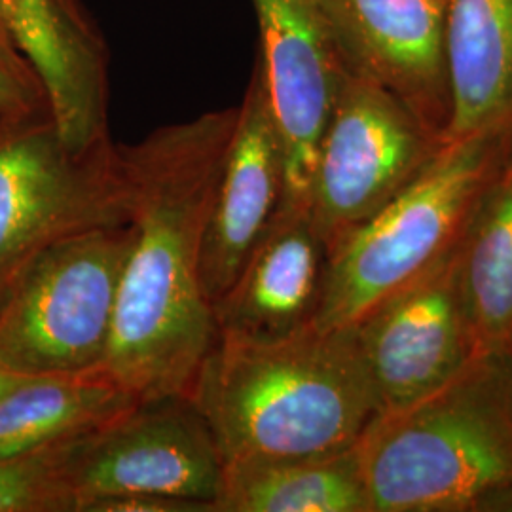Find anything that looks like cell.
Returning <instances> with one entry per match:
<instances>
[{"instance_id":"6da1fadb","label":"cell","mask_w":512,"mask_h":512,"mask_svg":"<svg viewBox=\"0 0 512 512\" xmlns=\"http://www.w3.org/2000/svg\"><path fill=\"white\" fill-rule=\"evenodd\" d=\"M238 107L120 145L133 243L101 372L141 403L186 397L217 340L203 293V236Z\"/></svg>"},{"instance_id":"7a4b0ae2","label":"cell","mask_w":512,"mask_h":512,"mask_svg":"<svg viewBox=\"0 0 512 512\" xmlns=\"http://www.w3.org/2000/svg\"><path fill=\"white\" fill-rule=\"evenodd\" d=\"M186 399L224 463L340 454L382 412L353 327L310 325L277 340L217 334Z\"/></svg>"},{"instance_id":"3957f363","label":"cell","mask_w":512,"mask_h":512,"mask_svg":"<svg viewBox=\"0 0 512 512\" xmlns=\"http://www.w3.org/2000/svg\"><path fill=\"white\" fill-rule=\"evenodd\" d=\"M370 512L512 509V353L482 351L353 446Z\"/></svg>"},{"instance_id":"277c9868","label":"cell","mask_w":512,"mask_h":512,"mask_svg":"<svg viewBox=\"0 0 512 512\" xmlns=\"http://www.w3.org/2000/svg\"><path fill=\"white\" fill-rule=\"evenodd\" d=\"M511 131L444 141L420 173L329 253L315 325L355 327L452 255L511 143Z\"/></svg>"},{"instance_id":"5b68a950","label":"cell","mask_w":512,"mask_h":512,"mask_svg":"<svg viewBox=\"0 0 512 512\" xmlns=\"http://www.w3.org/2000/svg\"><path fill=\"white\" fill-rule=\"evenodd\" d=\"M133 224L93 226L46 247L0 302V365L25 376L103 368Z\"/></svg>"},{"instance_id":"8992f818","label":"cell","mask_w":512,"mask_h":512,"mask_svg":"<svg viewBox=\"0 0 512 512\" xmlns=\"http://www.w3.org/2000/svg\"><path fill=\"white\" fill-rule=\"evenodd\" d=\"M131 222V196L110 139L73 150L50 112L0 118V302L57 239Z\"/></svg>"},{"instance_id":"52a82bcc","label":"cell","mask_w":512,"mask_h":512,"mask_svg":"<svg viewBox=\"0 0 512 512\" xmlns=\"http://www.w3.org/2000/svg\"><path fill=\"white\" fill-rule=\"evenodd\" d=\"M440 145L439 133L397 95L349 71L321 139L308 205L327 251L395 198Z\"/></svg>"},{"instance_id":"ba28073f","label":"cell","mask_w":512,"mask_h":512,"mask_svg":"<svg viewBox=\"0 0 512 512\" xmlns=\"http://www.w3.org/2000/svg\"><path fill=\"white\" fill-rule=\"evenodd\" d=\"M222 467L217 442L186 397L137 404L61 448L76 512L90 499L116 494L198 499L215 512Z\"/></svg>"},{"instance_id":"9c48e42d","label":"cell","mask_w":512,"mask_h":512,"mask_svg":"<svg viewBox=\"0 0 512 512\" xmlns=\"http://www.w3.org/2000/svg\"><path fill=\"white\" fill-rule=\"evenodd\" d=\"M264 80L283 156V205L308 209L321 139L348 76L317 0H253Z\"/></svg>"},{"instance_id":"30bf717a","label":"cell","mask_w":512,"mask_h":512,"mask_svg":"<svg viewBox=\"0 0 512 512\" xmlns=\"http://www.w3.org/2000/svg\"><path fill=\"white\" fill-rule=\"evenodd\" d=\"M353 329L382 410L414 403L446 384L478 353L461 281V245Z\"/></svg>"},{"instance_id":"8fae6325","label":"cell","mask_w":512,"mask_h":512,"mask_svg":"<svg viewBox=\"0 0 512 512\" xmlns=\"http://www.w3.org/2000/svg\"><path fill=\"white\" fill-rule=\"evenodd\" d=\"M351 73L397 95L440 139L450 118V0H317Z\"/></svg>"},{"instance_id":"7c38bea8","label":"cell","mask_w":512,"mask_h":512,"mask_svg":"<svg viewBox=\"0 0 512 512\" xmlns=\"http://www.w3.org/2000/svg\"><path fill=\"white\" fill-rule=\"evenodd\" d=\"M283 156L258 63L213 192L203 236V293L213 306L283 202Z\"/></svg>"},{"instance_id":"4fadbf2b","label":"cell","mask_w":512,"mask_h":512,"mask_svg":"<svg viewBox=\"0 0 512 512\" xmlns=\"http://www.w3.org/2000/svg\"><path fill=\"white\" fill-rule=\"evenodd\" d=\"M19 54L38 74L55 128L73 150L110 139L107 52L80 0H0Z\"/></svg>"},{"instance_id":"5bb4252c","label":"cell","mask_w":512,"mask_h":512,"mask_svg":"<svg viewBox=\"0 0 512 512\" xmlns=\"http://www.w3.org/2000/svg\"><path fill=\"white\" fill-rule=\"evenodd\" d=\"M327 262L310 211L281 203L232 287L213 304L217 334L277 340L315 325Z\"/></svg>"},{"instance_id":"9a60e30c","label":"cell","mask_w":512,"mask_h":512,"mask_svg":"<svg viewBox=\"0 0 512 512\" xmlns=\"http://www.w3.org/2000/svg\"><path fill=\"white\" fill-rule=\"evenodd\" d=\"M444 141L512 129V0H450Z\"/></svg>"},{"instance_id":"2e32d148","label":"cell","mask_w":512,"mask_h":512,"mask_svg":"<svg viewBox=\"0 0 512 512\" xmlns=\"http://www.w3.org/2000/svg\"><path fill=\"white\" fill-rule=\"evenodd\" d=\"M141 401L105 372L29 376L0 403V458L80 437Z\"/></svg>"},{"instance_id":"e0dca14e","label":"cell","mask_w":512,"mask_h":512,"mask_svg":"<svg viewBox=\"0 0 512 512\" xmlns=\"http://www.w3.org/2000/svg\"><path fill=\"white\" fill-rule=\"evenodd\" d=\"M215 512H370L355 450L222 467Z\"/></svg>"},{"instance_id":"ac0fdd59","label":"cell","mask_w":512,"mask_h":512,"mask_svg":"<svg viewBox=\"0 0 512 512\" xmlns=\"http://www.w3.org/2000/svg\"><path fill=\"white\" fill-rule=\"evenodd\" d=\"M461 281L478 353H512V135L461 243Z\"/></svg>"},{"instance_id":"d6986e66","label":"cell","mask_w":512,"mask_h":512,"mask_svg":"<svg viewBox=\"0 0 512 512\" xmlns=\"http://www.w3.org/2000/svg\"><path fill=\"white\" fill-rule=\"evenodd\" d=\"M63 442L0 458V512H76L61 471Z\"/></svg>"},{"instance_id":"ffe728a7","label":"cell","mask_w":512,"mask_h":512,"mask_svg":"<svg viewBox=\"0 0 512 512\" xmlns=\"http://www.w3.org/2000/svg\"><path fill=\"white\" fill-rule=\"evenodd\" d=\"M50 112L46 90L19 50L0 42V118Z\"/></svg>"},{"instance_id":"44dd1931","label":"cell","mask_w":512,"mask_h":512,"mask_svg":"<svg viewBox=\"0 0 512 512\" xmlns=\"http://www.w3.org/2000/svg\"><path fill=\"white\" fill-rule=\"evenodd\" d=\"M80 512H213V505L175 495L116 494L90 499Z\"/></svg>"},{"instance_id":"7402d4cb","label":"cell","mask_w":512,"mask_h":512,"mask_svg":"<svg viewBox=\"0 0 512 512\" xmlns=\"http://www.w3.org/2000/svg\"><path fill=\"white\" fill-rule=\"evenodd\" d=\"M29 376L19 374L16 370L8 368V366L0 365V403L18 387L23 380H27Z\"/></svg>"},{"instance_id":"603a6c76","label":"cell","mask_w":512,"mask_h":512,"mask_svg":"<svg viewBox=\"0 0 512 512\" xmlns=\"http://www.w3.org/2000/svg\"><path fill=\"white\" fill-rule=\"evenodd\" d=\"M0 42H2V44H6V46L16 48V44H14V40L10 37V33H8V29H6V23H4L2 16H0ZM16 50H18V48H16Z\"/></svg>"}]
</instances>
